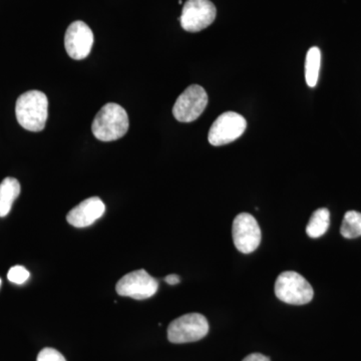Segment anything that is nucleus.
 Segmentation results:
<instances>
[{"label": "nucleus", "mask_w": 361, "mask_h": 361, "mask_svg": "<svg viewBox=\"0 0 361 361\" xmlns=\"http://www.w3.org/2000/svg\"><path fill=\"white\" fill-rule=\"evenodd\" d=\"M330 213L326 208H319L311 216L306 233L310 238H319L329 230Z\"/></svg>", "instance_id": "ddd939ff"}, {"label": "nucleus", "mask_w": 361, "mask_h": 361, "mask_svg": "<svg viewBox=\"0 0 361 361\" xmlns=\"http://www.w3.org/2000/svg\"><path fill=\"white\" fill-rule=\"evenodd\" d=\"M322 65V51L318 47H311L305 59V80L310 87L317 85Z\"/></svg>", "instance_id": "4468645a"}, {"label": "nucleus", "mask_w": 361, "mask_h": 361, "mask_svg": "<svg viewBox=\"0 0 361 361\" xmlns=\"http://www.w3.org/2000/svg\"><path fill=\"white\" fill-rule=\"evenodd\" d=\"M30 273L23 266H13L7 273V278L13 283L21 285L27 281Z\"/></svg>", "instance_id": "dca6fc26"}, {"label": "nucleus", "mask_w": 361, "mask_h": 361, "mask_svg": "<svg viewBox=\"0 0 361 361\" xmlns=\"http://www.w3.org/2000/svg\"><path fill=\"white\" fill-rule=\"evenodd\" d=\"M94 44V33L84 21H75L68 26L65 37L66 52L71 59H84L89 56Z\"/></svg>", "instance_id": "9d476101"}, {"label": "nucleus", "mask_w": 361, "mask_h": 361, "mask_svg": "<svg viewBox=\"0 0 361 361\" xmlns=\"http://www.w3.org/2000/svg\"><path fill=\"white\" fill-rule=\"evenodd\" d=\"M246 127L247 123L243 116L235 111H227L216 118L209 130L208 141L212 146H224L241 137Z\"/></svg>", "instance_id": "423d86ee"}, {"label": "nucleus", "mask_w": 361, "mask_h": 361, "mask_svg": "<svg viewBox=\"0 0 361 361\" xmlns=\"http://www.w3.org/2000/svg\"><path fill=\"white\" fill-rule=\"evenodd\" d=\"M92 134L102 142H113L121 139L129 130V116L120 104L109 103L94 118L92 125Z\"/></svg>", "instance_id": "f03ea898"}, {"label": "nucleus", "mask_w": 361, "mask_h": 361, "mask_svg": "<svg viewBox=\"0 0 361 361\" xmlns=\"http://www.w3.org/2000/svg\"><path fill=\"white\" fill-rule=\"evenodd\" d=\"M37 361H66L59 351L54 348H44L37 355Z\"/></svg>", "instance_id": "f3484780"}, {"label": "nucleus", "mask_w": 361, "mask_h": 361, "mask_svg": "<svg viewBox=\"0 0 361 361\" xmlns=\"http://www.w3.org/2000/svg\"><path fill=\"white\" fill-rule=\"evenodd\" d=\"M106 212V205L99 197L85 199L77 207L71 209L66 220L75 228H85L94 224Z\"/></svg>", "instance_id": "9b49d317"}, {"label": "nucleus", "mask_w": 361, "mask_h": 361, "mask_svg": "<svg viewBox=\"0 0 361 361\" xmlns=\"http://www.w3.org/2000/svg\"><path fill=\"white\" fill-rule=\"evenodd\" d=\"M20 194V182L14 178L7 177L0 183V217L8 215L13 202Z\"/></svg>", "instance_id": "f8f14e48"}, {"label": "nucleus", "mask_w": 361, "mask_h": 361, "mask_svg": "<svg viewBox=\"0 0 361 361\" xmlns=\"http://www.w3.org/2000/svg\"><path fill=\"white\" fill-rule=\"evenodd\" d=\"M275 294L285 303L304 305L312 300L314 291L302 275L294 271H285L277 278Z\"/></svg>", "instance_id": "7ed1b4c3"}, {"label": "nucleus", "mask_w": 361, "mask_h": 361, "mask_svg": "<svg viewBox=\"0 0 361 361\" xmlns=\"http://www.w3.org/2000/svg\"><path fill=\"white\" fill-rule=\"evenodd\" d=\"M165 281L167 282L169 285H177L180 283V277L176 274L168 275V276L165 278Z\"/></svg>", "instance_id": "6ab92c4d"}, {"label": "nucleus", "mask_w": 361, "mask_h": 361, "mask_svg": "<svg viewBox=\"0 0 361 361\" xmlns=\"http://www.w3.org/2000/svg\"><path fill=\"white\" fill-rule=\"evenodd\" d=\"M16 115L23 129L40 132L44 129L49 116V99L39 90H30L16 102Z\"/></svg>", "instance_id": "f257e3e1"}, {"label": "nucleus", "mask_w": 361, "mask_h": 361, "mask_svg": "<svg viewBox=\"0 0 361 361\" xmlns=\"http://www.w3.org/2000/svg\"><path fill=\"white\" fill-rule=\"evenodd\" d=\"M243 361H270L269 357L261 353H252L244 358Z\"/></svg>", "instance_id": "a211bd4d"}, {"label": "nucleus", "mask_w": 361, "mask_h": 361, "mask_svg": "<svg viewBox=\"0 0 361 361\" xmlns=\"http://www.w3.org/2000/svg\"><path fill=\"white\" fill-rule=\"evenodd\" d=\"M0 285H1V279H0Z\"/></svg>", "instance_id": "aec40b11"}, {"label": "nucleus", "mask_w": 361, "mask_h": 361, "mask_svg": "<svg viewBox=\"0 0 361 361\" xmlns=\"http://www.w3.org/2000/svg\"><path fill=\"white\" fill-rule=\"evenodd\" d=\"M209 323L200 313H189L171 322L168 339L172 343H189L201 341L208 334Z\"/></svg>", "instance_id": "20e7f679"}, {"label": "nucleus", "mask_w": 361, "mask_h": 361, "mask_svg": "<svg viewBox=\"0 0 361 361\" xmlns=\"http://www.w3.org/2000/svg\"><path fill=\"white\" fill-rule=\"evenodd\" d=\"M159 289V282L146 270L133 271L125 275L116 283V290L118 295L130 297L135 300L151 298Z\"/></svg>", "instance_id": "6e6552de"}, {"label": "nucleus", "mask_w": 361, "mask_h": 361, "mask_svg": "<svg viewBox=\"0 0 361 361\" xmlns=\"http://www.w3.org/2000/svg\"><path fill=\"white\" fill-rule=\"evenodd\" d=\"M208 94L201 85H190L180 94L173 108V115L180 123L196 121L205 111Z\"/></svg>", "instance_id": "39448f33"}, {"label": "nucleus", "mask_w": 361, "mask_h": 361, "mask_svg": "<svg viewBox=\"0 0 361 361\" xmlns=\"http://www.w3.org/2000/svg\"><path fill=\"white\" fill-rule=\"evenodd\" d=\"M232 237L235 246L241 253L255 251L261 242V230L257 221L250 214H239L233 222Z\"/></svg>", "instance_id": "1a4fd4ad"}, {"label": "nucleus", "mask_w": 361, "mask_h": 361, "mask_svg": "<svg viewBox=\"0 0 361 361\" xmlns=\"http://www.w3.org/2000/svg\"><path fill=\"white\" fill-rule=\"evenodd\" d=\"M217 9L210 0H187L180 16V25L186 32H198L210 26Z\"/></svg>", "instance_id": "0eeeda50"}, {"label": "nucleus", "mask_w": 361, "mask_h": 361, "mask_svg": "<svg viewBox=\"0 0 361 361\" xmlns=\"http://www.w3.org/2000/svg\"><path fill=\"white\" fill-rule=\"evenodd\" d=\"M341 233L344 238L355 239L361 236V213L348 211L344 215L341 228Z\"/></svg>", "instance_id": "2eb2a0df"}]
</instances>
